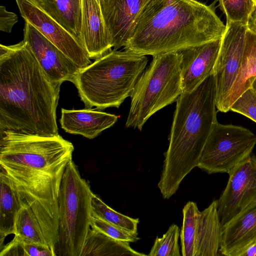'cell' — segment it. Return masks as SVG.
<instances>
[{"label": "cell", "instance_id": "5b68a950", "mask_svg": "<svg viewBox=\"0 0 256 256\" xmlns=\"http://www.w3.org/2000/svg\"><path fill=\"white\" fill-rule=\"evenodd\" d=\"M146 56L112 50L81 69L74 84L86 108H118L145 70Z\"/></svg>", "mask_w": 256, "mask_h": 256}, {"label": "cell", "instance_id": "f1b7e54d", "mask_svg": "<svg viewBox=\"0 0 256 256\" xmlns=\"http://www.w3.org/2000/svg\"><path fill=\"white\" fill-rule=\"evenodd\" d=\"M230 110L242 114L256 122V92L251 87L232 104Z\"/></svg>", "mask_w": 256, "mask_h": 256}, {"label": "cell", "instance_id": "5bb4252c", "mask_svg": "<svg viewBox=\"0 0 256 256\" xmlns=\"http://www.w3.org/2000/svg\"><path fill=\"white\" fill-rule=\"evenodd\" d=\"M148 0H100L102 14L114 50L124 46L133 24Z\"/></svg>", "mask_w": 256, "mask_h": 256}, {"label": "cell", "instance_id": "44dd1931", "mask_svg": "<svg viewBox=\"0 0 256 256\" xmlns=\"http://www.w3.org/2000/svg\"><path fill=\"white\" fill-rule=\"evenodd\" d=\"M0 248L5 238L14 234L15 221L17 214L22 206L18 196L6 172H0Z\"/></svg>", "mask_w": 256, "mask_h": 256}, {"label": "cell", "instance_id": "484cf974", "mask_svg": "<svg viewBox=\"0 0 256 256\" xmlns=\"http://www.w3.org/2000/svg\"><path fill=\"white\" fill-rule=\"evenodd\" d=\"M180 229L176 224H172L161 238L157 236L148 256H180L178 243Z\"/></svg>", "mask_w": 256, "mask_h": 256}, {"label": "cell", "instance_id": "8992f818", "mask_svg": "<svg viewBox=\"0 0 256 256\" xmlns=\"http://www.w3.org/2000/svg\"><path fill=\"white\" fill-rule=\"evenodd\" d=\"M152 57L130 94L127 128L140 130L152 116L176 102L182 92L179 52Z\"/></svg>", "mask_w": 256, "mask_h": 256}, {"label": "cell", "instance_id": "8fae6325", "mask_svg": "<svg viewBox=\"0 0 256 256\" xmlns=\"http://www.w3.org/2000/svg\"><path fill=\"white\" fill-rule=\"evenodd\" d=\"M225 190L218 202L222 228L256 199V157L251 154L229 174Z\"/></svg>", "mask_w": 256, "mask_h": 256}, {"label": "cell", "instance_id": "9c48e42d", "mask_svg": "<svg viewBox=\"0 0 256 256\" xmlns=\"http://www.w3.org/2000/svg\"><path fill=\"white\" fill-rule=\"evenodd\" d=\"M247 30L248 24L226 23L213 70L218 112L230 111L228 107V98L240 67Z\"/></svg>", "mask_w": 256, "mask_h": 256}, {"label": "cell", "instance_id": "4fadbf2b", "mask_svg": "<svg viewBox=\"0 0 256 256\" xmlns=\"http://www.w3.org/2000/svg\"><path fill=\"white\" fill-rule=\"evenodd\" d=\"M222 38L178 52L180 58L182 92H192L213 74Z\"/></svg>", "mask_w": 256, "mask_h": 256}, {"label": "cell", "instance_id": "836d02e7", "mask_svg": "<svg viewBox=\"0 0 256 256\" xmlns=\"http://www.w3.org/2000/svg\"><path fill=\"white\" fill-rule=\"evenodd\" d=\"M242 256H256V242L250 245Z\"/></svg>", "mask_w": 256, "mask_h": 256}, {"label": "cell", "instance_id": "3957f363", "mask_svg": "<svg viewBox=\"0 0 256 256\" xmlns=\"http://www.w3.org/2000/svg\"><path fill=\"white\" fill-rule=\"evenodd\" d=\"M213 5L196 0H148L134 22L124 50L152 56L220 39L226 30Z\"/></svg>", "mask_w": 256, "mask_h": 256}, {"label": "cell", "instance_id": "4dcf8cb0", "mask_svg": "<svg viewBox=\"0 0 256 256\" xmlns=\"http://www.w3.org/2000/svg\"><path fill=\"white\" fill-rule=\"evenodd\" d=\"M0 256H26L24 242L14 237L0 249Z\"/></svg>", "mask_w": 256, "mask_h": 256}, {"label": "cell", "instance_id": "7c38bea8", "mask_svg": "<svg viewBox=\"0 0 256 256\" xmlns=\"http://www.w3.org/2000/svg\"><path fill=\"white\" fill-rule=\"evenodd\" d=\"M24 40L48 76L53 82L74 83L80 69L30 22H25Z\"/></svg>", "mask_w": 256, "mask_h": 256}, {"label": "cell", "instance_id": "ba28073f", "mask_svg": "<svg viewBox=\"0 0 256 256\" xmlns=\"http://www.w3.org/2000/svg\"><path fill=\"white\" fill-rule=\"evenodd\" d=\"M256 135L248 129L216 122L203 148L198 167L208 174H228L250 155Z\"/></svg>", "mask_w": 256, "mask_h": 256}, {"label": "cell", "instance_id": "ffe728a7", "mask_svg": "<svg viewBox=\"0 0 256 256\" xmlns=\"http://www.w3.org/2000/svg\"><path fill=\"white\" fill-rule=\"evenodd\" d=\"M146 256L132 249L129 242L116 240L92 227L88 230L80 256Z\"/></svg>", "mask_w": 256, "mask_h": 256}, {"label": "cell", "instance_id": "30bf717a", "mask_svg": "<svg viewBox=\"0 0 256 256\" xmlns=\"http://www.w3.org/2000/svg\"><path fill=\"white\" fill-rule=\"evenodd\" d=\"M22 16L62 50L80 70L90 64L82 42L46 14L37 0H16Z\"/></svg>", "mask_w": 256, "mask_h": 256}, {"label": "cell", "instance_id": "4316f807", "mask_svg": "<svg viewBox=\"0 0 256 256\" xmlns=\"http://www.w3.org/2000/svg\"><path fill=\"white\" fill-rule=\"evenodd\" d=\"M221 10L226 18V23L248 24L255 4L254 0H218Z\"/></svg>", "mask_w": 256, "mask_h": 256}, {"label": "cell", "instance_id": "2e32d148", "mask_svg": "<svg viewBox=\"0 0 256 256\" xmlns=\"http://www.w3.org/2000/svg\"><path fill=\"white\" fill-rule=\"evenodd\" d=\"M81 36L90 59H98L112 50L110 40L97 0H82Z\"/></svg>", "mask_w": 256, "mask_h": 256}, {"label": "cell", "instance_id": "7a4b0ae2", "mask_svg": "<svg viewBox=\"0 0 256 256\" xmlns=\"http://www.w3.org/2000/svg\"><path fill=\"white\" fill-rule=\"evenodd\" d=\"M62 83L52 81L24 40L0 45V132L58 134L56 110Z\"/></svg>", "mask_w": 256, "mask_h": 256}, {"label": "cell", "instance_id": "e0dca14e", "mask_svg": "<svg viewBox=\"0 0 256 256\" xmlns=\"http://www.w3.org/2000/svg\"><path fill=\"white\" fill-rule=\"evenodd\" d=\"M118 118V116L96 109L62 108L60 122L62 128L66 132L93 139L103 130L112 126Z\"/></svg>", "mask_w": 256, "mask_h": 256}, {"label": "cell", "instance_id": "8d00e7d4", "mask_svg": "<svg viewBox=\"0 0 256 256\" xmlns=\"http://www.w3.org/2000/svg\"><path fill=\"white\" fill-rule=\"evenodd\" d=\"M97 1L100 4V0H97Z\"/></svg>", "mask_w": 256, "mask_h": 256}, {"label": "cell", "instance_id": "603a6c76", "mask_svg": "<svg viewBox=\"0 0 256 256\" xmlns=\"http://www.w3.org/2000/svg\"><path fill=\"white\" fill-rule=\"evenodd\" d=\"M14 227V237L26 243L48 246L38 220L28 206L22 205L17 214Z\"/></svg>", "mask_w": 256, "mask_h": 256}, {"label": "cell", "instance_id": "f546056e", "mask_svg": "<svg viewBox=\"0 0 256 256\" xmlns=\"http://www.w3.org/2000/svg\"><path fill=\"white\" fill-rule=\"evenodd\" d=\"M18 21V17L16 14L6 10L4 6H0V30L2 31L10 33Z\"/></svg>", "mask_w": 256, "mask_h": 256}, {"label": "cell", "instance_id": "9a60e30c", "mask_svg": "<svg viewBox=\"0 0 256 256\" xmlns=\"http://www.w3.org/2000/svg\"><path fill=\"white\" fill-rule=\"evenodd\" d=\"M256 242V199L222 228L220 252L227 256H242Z\"/></svg>", "mask_w": 256, "mask_h": 256}, {"label": "cell", "instance_id": "277c9868", "mask_svg": "<svg viewBox=\"0 0 256 256\" xmlns=\"http://www.w3.org/2000/svg\"><path fill=\"white\" fill-rule=\"evenodd\" d=\"M176 102L169 145L158 184L165 199L174 195L186 176L198 167L204 146L217 122L213 74L192 92H182Z\"/></svg>", "mask_w": 256, "mask_h": 256}, {"label": "cell", "instance_id": "52a82bcc", "mask_svg": "<svg viewBox=\"0 0 256 256\" xmlns=\"http://www.w3.org/2000/svg\"><path fill=\"white\" fill-rule=\"evenodd\" d=\"M90 185L72 160L68 164L59 191L58 240L55 256H80L92 218Z\"/></svg>", "mask_w": 256, "mask_h": 256}, {"label": "cell", "instance_id": "83f0119b", "mask_svg": "<svg viewBox=\"0 0 256 256\" xmlns=\"http://www.w3.org/2000/svg\"><path fill=\"white\" fill-rule=\"evenodd\" d=\"M90 226L118 240L133 242L140 239L138 236V232L127 230L93 216L92 218Z\"/></svg>", "mask_w": 256, "mask_h": 256}, {"label": "cell", "instance_id": "7402d4cb", "mask_svg": "<svg viewBox=\"0 0 256 256\" xmlns=\"http://www.w3.org/2000/svg\"><path fill=\"white\" fill-rule=\"evenodd\" d=\"M256 77V32L248 28L243 56L238 76L232 86L228 101L230 110L232 104L252 87Z\"/></svg>", "mask_w": 256, "mask_h": 256}, {"label": "cell", "instance_id": "e575fe53", "mask_svg": "<svg viewBox=\"0 0 256 256\" xmlns=\"http://www.w3.org/2000/svg\"><path fill=\"white\" fill-rule=\"evenodd\" d=\"M252 88L255 90L256 92V77L254 80L253 81L252 84Z\"/></svg>", "mask_w": 256, "mask_h": 256}, {"label": "cell", "instance_id": "d6a6232c", "mask_svg": "<svg viewBox=\"0 0 256 256\" xmlns=\"http://www.w3.org/2000/svg\"><path fill=\"white\" fill-rule=\"evenodd\" d=\"M248 28L256 32V4L252 12L248 22Z\"/></svg>", "mask_w": 256, "mask_h": 256}, {"label": "cell", "instance_id": "d590c367", "mask_svg": "<svg viewBox=\"0 0 256 256\" xmlns=\"http://www.w3.org/2000/svg\"><path fill=\"white\" fill-rule=\"evenodd\" d=\"M255 5L256 4V0H254Z\"/></svg>", "mask_w": 256, "mask_h": 256}, {"label": "cell", "instance_id": "d6986e66", "mask_svg": "<svg viewBox=\"0 0 256 256\" xmlns=\"http://www.w3.org/2000/svg\"><path fill=\"white\" fill-rule=\"evenodd\" d=\"M37 2L46 14L82 44V0H37Z\"/></svg>", "mask_w": 256, "mask_h": 256}, {"label": "cell", "instance_id": "cb8c5ba5", "mask_svg": "<svg viewBox=\"0 0 256 256\" xmlns=\"http://www.w3.org/2000/svg\"><path fill=\"white\" fill-rule=\"evenodd\" d=\"M183 222L180 232L183 256H194L195 244L200 211L197 204L189 201L182 210Z\"/></svg>", "mask_w": 256, "mask_h": 256}, {"label": "cell", "instance_id": "d4e9b609", "mask_svg": "<svg viewBox=\"0 0 256 256\" xmlns=\"http://www.w3.org/2000/svg\"><path fill=\"white\" fill-rule=\"evenodd\" d=\"M92 216L120 226L127 230L137 232L138 218L121 214L107 206L99 197L93 194L92 198Z\"/></svg>", "mask_w": 256, "mask_h": 256}, {"label": "cell", "instance_id": "ac0fdd59", "mask_svg": "<svg viewBox=\"0 0 256 256\" xmlns=\"http://www.w3.org/2000/svg\"><path fill=\"white\" fill-rule=\"evenodd\" d=\"M222 228L217 200L200 212L195 244L194 256H216L220 252Z\"/></svg>", "mask_w": 256, "mask_h": 256}, {"label": "cell", "instance_id": "6da1fadb", "mask_svg": "<svg viewBox=\"0 0 256 256\" xmlns=\"http://www.w3.org/2000/svg\"><path fill=\"white\" fill-rule=\"evenodd\" d=\"M72 144L60 134L43 136L0 132V166L10 178L22 205L28 206L54 252L58 240V198Z\"/></svg>", "mask_w": 256, "mask_h": 256}, {"label": "cell", "instance_id": "1f68e13d", "mask_svg": "<svg viewBox=\"0 0 256 256\" xmlns=\"http://www.w3.org/2000/svg\"><path fill=\"white\" fill-rule=\"evenodd\" d=\"M24 248L26 256H55L54 251L46 245L24 242Z\"/></svg>", "mask_w": 256, "mask_h": 256}]
</instances>
